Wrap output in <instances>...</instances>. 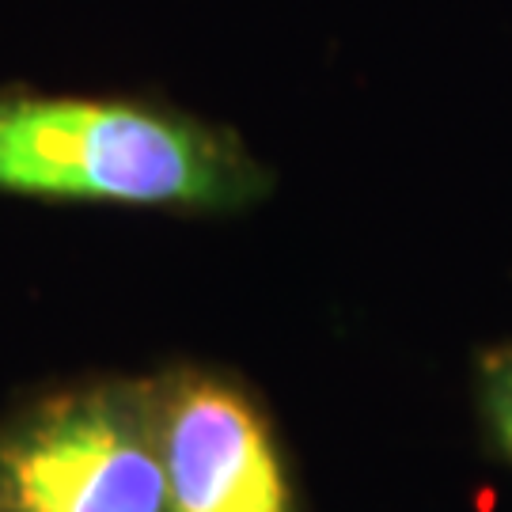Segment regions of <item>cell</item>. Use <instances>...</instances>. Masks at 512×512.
<instances>
[{
	"label": "cell",
	"instance_id": "6da1fadb",
	"mask_svg": "<svg viewBox=\"0 0 512 512\" xmlns=\"http://www.w3.org/2000/svg\"><path fill=\"white\" fill-rule=\"evenodd\" d=\"M270 171L232 129L137 99L0 92V194L236 213Z\"/></svg>",
	"mask_w": 512,
	"mask_h": 512
},
{
	"label": "cell",
	"instance_id": "277c9868",
	"mask_svg": "<svg viewBox=\"0 0 512 512\" xmlns=\"http://www.w3.org/2000/svg\"><path fill=\"white\" fill-rule=\"evenodd\" d=\"M478 414L486 421L490 444L497 456L512 463V346H497L482 353L475 376Z\"/></svg>",
	"mask_w": 512,
	"mask_h": 512
},
{
	"label": "cell",
	"instance_id": "3957f363",
	"mask_svg": "<svg viewBox=\"0 0 512 512\" xmlns=\"http://www.w3.org/2000/svg\"><path fill=\"white\" fill-rule=\"evenodd\" d=\"M152 406L171 512H293L274 437L243 391L179 372Z\"/></svg>",
	"mask_w": 512,
	"mask_h": 512
},
{
	"label": "cell",
	"instance_id": "7a4b0ae2",
	"mask_svg": "<svg viewBox=\"0 0 512 512\" xmlns=\"http://www.w3.org/2000/svg\"><path fill=\"white\" fill-rule=\"evenodd\" d=\"M0 512H171L152 391H65L4 429Z\"/></svg>",
	"mask_w": 512,
	"mask_h": 512
}]
</instances>
